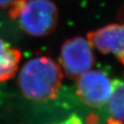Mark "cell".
Returning <instances> with one entry per match:
<instances>
[{"label": "cell", "instance_id": "6da1fadb", "mask_svg": "<svg viewBox=\"0 0 124 124\" xmlns=\"http://www.w3.org/2000/svg\"><path fill=\"white\" fill-rule=\"evenodd\" d=\"M63 78L61 67L46 56H38L27 61L18 77L21 91L35 102H46L56 97Z\"/></svg>", "mask_w": 124, "mask_h": 124}, {"label": "cell", "instance_id": "7a4b0ae2", "mask_svg": "<svg viewBox=\"0 0 124 124\" xmlns=\"http://www.w3.org/2000/svg\"><path fill=\"white\" fill-rule=\"evenodd\" d=\"M9 15L26 34L35 37L51 35L59 21L58 8L51 0H16Z\"/></svg>", "mask_w": 124, "mask_h": 124}, {"label": "cell", "instance_id": "3957f363", "mask_svg": "<svg viewBox=\"0 0 124 124\" xmlns=\"http://www.w3.org/2000/svg\"><path fill=\"white\" fill-rule=\"evenodd\" d=\"M60 62L65 74L76 79L91 70L95 63L92 46L87 39L74 36L67 39L60 49Z\"/></svg>", "mask_w": 124, "mask_h": 124}, {"label": "cell", "instance_id": "277c9868", "mask_svg": "<svg viewBox=\"0 0 124 124\" xmlns=\"http://www.w3.org/2000/svg\"><path fill=\"white\" fill-rule=\"evenodd\" d=\"M77 94L86 105L97 108L106 104L114 89V81L101 70H90L77 78Z\"/></svg>", "mask_w": 124, "mask_h": 124}, {"label": "cell", "instance_id": "5b68a950", "mask_svg": "<svg viewBox=\"0 0 124 124\" xmlns=\"http://www.w3.org/2000/svg\"><path fill=\"white\" fill-rule=\"evenodd\" d=\"M87 40L102 54H113L124 65V23H113L91 31Z\"/></svg>", "mask_w": 124, "mask_h": 124}, {"label": "cell", "instance_id": "8992f818", "mask_svg": "<svg viewBox=\"0 0 124 124\" xmlns=\"http://www.w3.org/2000/svg\"><path fill=\"white\" fill-rule=\"evenodd\" d=\"M22 54L0 38V83L14 77L17 71Z\"/></svg>", "mask_w": 124, "mask_h": 124}, {"label": "cell", "instance_id": "52a82bcc", "mask_svg": "<svg viewBox=\"0 0 124 124\" xmlns=\"http://www.w3.org/2000/svg\"><path fill=\"white\" fill-rule=\"evenodd\" d=\"M108 124H124V81H114V89L108 99Z\"/></svg>", "mask_w": 124, "mask_h": 124}, {"label": "cell", "instance_id": "ba28073f", "mask_svg": "<svg viewBox=\"0 0 124 124\" xmlns=\"http://www.w3.org/2000/svg\"><path fill=\"white\" fill-rule=\"evenodd\" d=\"M56 124H83V122L80 117H78L77 115H72L65 121Z\"/></svg>", "mask_w": 124, "mask_h": 124}, {"label": "cell", "instance_id": "9c48e42d", "mask_svg": "<svg viewBox=\"0 0 124 124\" xmlns=\"http://www.w3.org/2000/svg\"><path fill=\"white\" fill-rule=\"evenodd\" d=\"M16 0H0V8H10Z\"/></svg>", "mask_w": 124, "mask_h": 124}]
</instances>
